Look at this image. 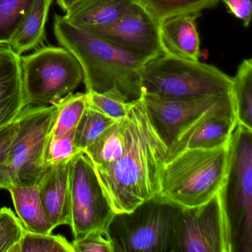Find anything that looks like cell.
I'll return each mask as SVG.
<instances>
[{"mask_svg":"<svg viewBox=\"0 0 252 252\" xmlns=\"http://www.w3.org/2000/svg\"><path fill=\"white\" fill-rule=\"evenodd\" d=\"M57 114L56 104L29 105L15 119L17 130L8 155L12 186L29 187L39 182Z\"/></svg>","mask_w":252,"mask_h":252,"instance_id":"ba28073f","label":"cell"},{"mask_svg":"<svg viewBox=\"0 0 252 252\" xmlns=\"http://www.w3.org/2000/svg\"><path fill=\"white\" fill-rule=\"evenodd\" d=\"M71 245L74 252H113L107 230L91 231L83 237L74 238Z\"/></svg>","mask_w":252,"mask_h":252,"instance_id":"4dcf8cb0","label":"cell"},{"mask_svg":"<svg viewBox=\"0 0 252 252\" xmlns=\"http://www.w3.org/2000/svg\"><path fill=\"white\" fill-rule=\"evenodd\" d=\"M70 160L45 165L38 182L42 205L55 228L70 223Z\"/></svg>","mask_w":252,"mask_h":252,"instance_id":"5bb4252c","label":"cell"},{"mask_svg":"<svg viewBox=\"0 0 252 252\" xmlns=\"http://www.w3.org/2000/svg\"><path fill=\"white\" fill-rule=\"evenodd\" d=\"M88 105L115 121L126 116L129 103L123 98L110 94H98L88 91L85 93Z\"/></svg>","mask_w":252,"mask_h":252,"instance_id":"83f0119b","label":"cell"},{"mask_svg":"<svg viewBox=\"0 0 252 252\" xmlns=\"http://www.w3.org/2000/svg\"><path fill=\"white\" fill-rule=\"evenodd\" d=\"M228 157L229 142L216 148L184 150L165 163L159 194L182 208L207 203L223 184Z\"/></svg>","mask_w":252,"mask_h":252,"instance_id":"277c9868","label":"cell"},{"mask_svg":"<svg viewBox=\"0 0 252 252\" xmlns=\"http://www.w3.org/2000/svg\"><path fill=\"white\" fill-rule=\"evenodd\" d=\"M137 0H78L65 12L73 26L91 32L117 21Z\"/></svg>","mask_w":252,"mask_h":252,"instance_id":"e0dca14e","label":"cell"},{"mask_svg":"<svg viewBox=\"0 0 252 252\" xmlns=\"http://www.w3.org/2000/svg\"><path fill=\"white\" fill-rule=\"evenodd\" d=\"M26 228L11 209H0V252H11L20 243Z\"/></svg>","mask_w":252,"mask_h":252,"instance_id":"4316f807","label":"cell"},{"mask_svg":"<svg viewBox=\"0 0 252 252\" xmlns=\"http://www.w3.org/2000/svg\"><path fill=\"white\" fill-rule=\"evenodd\" d=\"M182 207L156 194L107 225L113 252H181Z\"/></svg>","mask_w":252,"mask_h":252,"instance_id":"3957f363","label":"cell"},{"mask_svg":"<svg viewBox=\"0 0 252 252\" xmlns=\"http://www.w3.org/2000/svg\"><path fill=\"white\" fill-rule=\"evenodd\" d=\"M116 121L98 110L87 106L75 129V146L78 151H85L102 132Z\"/></svg>","mask_w":252,"mask_h":252,"instance_id":"cb8c5ba5","label":"cell"},{"mask_svg":"<svg viewBox=\"0 0 252 252\" xmlns=\"http://www.w3.org/2000/svg\"><path fill=\"white\" fill-rule=\"evenodd\" d=\"M231 95L237 124L252 129V60H243L233 77Z\"/></svg>","mask_w":252,"mask_h":252,"instance_id":"44dd1931","label":"cell"},{"mask_svg":"<svg viewBox=\"0 0 252 252\" xmlns=\"http://www.w3.org/2000/svg\"><path fill=\"white\" fill-rule=\"evenodd\" d=\"M57 114L51 138L62 136L76 129L87 106L86 94H70L56 103Z\"/></svg>","mask_w":252,"mask_h":252,"instance_id":"603a6c76","label":"cell"},{"mask_svg":"<svg viewBox=\"0 0 252 252\" xmlns=\"http://www.w3.org/2000/svg\"><path fill=\"white\" fill-rule=\"evenodd\" d=\"M143 94L170 99L231 92L233 77L211 64L161 54L139 72Z\"/></svg>","mask_w":252,"mask_h":252,"instance_id":"8992f818","label":"cell"},{"mask_svg":"<svg viewBox=\"0 0 252 252\" xmlns=\"http://www.w3.org/2000/svg\"><path fill=\"white\" fill-rule=\"evenodd\" d=\"M75 129L57 138H50L45 156V166L71 160L77 153L74 141Z\"/></svg>","mask_w":252,"mask_h":252,"instance_id":"f1b7e54d","label":"cell"},{"mask_svg":"<svg viewBox=\"0 0 252 252\" xmlns=\"http://www.w3.org/2000/svg\"><path fill=\"white\" fill-rule=\"evenodd\" d=\"M200 14H183L160 23V40L163 54L199 61L200 37L196 19Z\"/></svg>","mask_w":252,"mask_h":252,"instance_id":"2e32d148","label":"cell"},{"mask_svg":"<svg viewBox=\"0 0 252 252\" xmlns=\"http://www.w3.org/2000/svg\"><path fill=\"white\" fill-rule=\"evenodd\" d=\"M181 252H230L219 196L200 206L182 208Z\"/></svg>","mask_w":252,"mask_h":252,"instance_id":"30bf717a","label":"cell"},{"mask_svg":"<svg viewBox=\"0 0 252 252\" xmlns=\"http://www.w3.org/2000/svg\"><path fill=\"white\" fill-rule=\"evenodd\" d=\"M17 130L15 120L0 128V189L8 190L12 186L8 169V155Z\"/></svg>","mask_w":252,"mask_h":252,"instance_id":"f546056e","label":"cell"},{"mask_svg":"<svg viewBox=\"0 0 252 252\" xmlns=\"http://www.w3.org/2000/svg\"><path fill=\"white\" fill-rule=\"evenodd\" d=\"M35 0H0V45L9 44Z\"/></svg>","mask_w":252,"mask_h":252,"instance_id":"d4e9b609","label":"cell"},{"mask_svg":"<svg viewBox=\"0 0 252 252\" xmlns=\"http://www.w3.org/2000/svg\"><path fill=\"white\" fill-rule=\"evenodd\" d=\"M126 116L116 121L85 150L95 167L108 166L120 158L125 146Z\"/></svg>","mask_w":252,"mask_h":252,"instance_id":"ffe728a7","label":"cell"},{"mask_svg":"<svg viewBox=\"0 0 252 252\" xmlns=\"http://www.w3.org/2000/svg\"><path fill=\"white\" fill-rule=\"evenodd\" d=\"M78 0H57V2L59 6L61 8V9L65 13Z\"/></svg>","mask_w":252,"mask_h":252,"instance_id":"d6a6232c","label":"cell"},{"mask_svg":"<svg viewBox=\"0 0 252 252\" xmlns=\"http://www.w3.org/2000/svg\"><path fill=\"white\" fill-rule=\"evenodd\" d=\"M21 67L28 106L56 104L83 82L79 62L62 46L42 47L21 56Z\"/></svg>","mask_w":252,"mask_h":252,"instance_id":"52a82bcc","label":"cell"},{"mask_svg":"<svg viewBox=\"0 0 252 252\" xmlns=\"http://www.w3.org/2000/svg\"><path fill=\"white\" fill-rule=\"evenodd\" d=\"M167 152L142 98L129 103L123 153L111 164L95 167L115 212H130L160 192Z\"/></svg>","mask_w":252,"mask_h":252,"instance_id":"6da1fadb","label":"cell"},{"mask_svg":"<svg viewBox=\"0 0 252 252\" xmlns=\"http://www.w3.org/2000/svg\"><path fill=\"white\" fill-rule=\"evenodd\" d=\"M159 23L138 1L110 26L89 33L131 52L153 60L163 54Z\"/></svg>","mask_w":252,"mask_h":252,"instance_id":"8fae6325","label":"cell"},{"mask_svg":"<svg viewBox=\"0 0 252 252\" xmlns=\"http://www.w3.org/2000/svg\"><path fill=\"white\" fill-rule=\"evenodd\" d=\"M27 106L21 56L10 45H0V128L14 122Z\"/></svg>","mask_w":252,"mask_h":252,"instance_id":"9a60e30c","label":"cell"},{"mask_svg":"<svg viewBox=\"0 0 252 252\" xmlns=\"http://www.w3.org/2000/svg\"><path fill=\"white\" fill-rule=\"evenodd\" d=\"M11 252H74L71 243L60 234L25 231L20 243Z\"/></svg>","mask_w":252,"mask_h":252,"instance_id":"484cf974","label":"cell"},{"mask_svg":"<svg viewBox=\"0 0 252 252\" xmlns=\"http://www.w3.org/2000/svg\"><path fill=\"white\" fill-rule=\"evenodd\" d=\"M237 125L233 98L211 107L184 126L168 149L166 162L189 149H212L229 142Z\"/></svg>","mask_w":252,"mask_h":252,"instance_id":"7c38bea8","label":"cell"},{"mask_svg":"<svg viewBox=\"0 0 252 252\" xmlns=\"http://www.w3.org/2000/svg\"><path fill=\"white\" fill-rule=\"evenodd\" d=\"M8 190L26 231L40 234L52 233L55 228L42 205L38 184L29 187L11 186Z\"/></svg>","mask_w":252,"mask_h":252,"instance_id":"ac0fdd59","label":"cell"},{"mask_svg":"<svg viewBox=\"0 0 252 252\" xmlns=\"http://www.w3.org/2000/svg\"><path fill=\"white\" fill-rule=\"evenodd\" d=\"M218 194L230 252H252V129L240 124L230 138L228 169Z\"/></svg>","mask_w":252,"mask_h":252,"instance_id":"5b68a950","label":"cell"},{"mask_svg":"<svg viewBox=\"0 0 252 252\" xmlns=\"http://www.w3.org/2000/svg\"><path fill=\"white\" fill-rule=\"evenodd\" d=\"M230 12L243 22L245 27H249L252 20V0H221Z\"/></svg>","mask_w":252,"mask_h":252,"instance_id":"1f68e13d","label":"cell"},{"mask_svg":"<svg viewBox=\"0 0 252 252\" xmlns=\"http://www.w3.org/2000/svg\"><path fill=\"white\" fill-rule=\"evenodd\" d=\"M70 223L74 238L107 230L116 212L107 198L95 166L83 151L70 163Z\"/></svg>","mask_w":252,"mask_h":252,"instance_id":"9c48e42d","label":"cell"},{"mask_svg":"<svg viewBox=\"0 0 252 252\" xmlns=\"http://www.w3.org/2000/svg\"><path fill=\"white\" fill-rule=\"evenodd\" d=\"M54 0H35L8 45L19 55L36 49L45 37V26Z\"/></svg>","mask_w":252,"mask_h":252,"instance_id":"d6986e66","label":"cell"},{"mask_svg":"<svg viewBox=\"0 0 252 252\" xmlns=\"http://www.w3.org/2000/svg\"><path fill=\"white\" fill-rule=\"evenodd\" d=\"M143 101L158 133L169 149L178 132L214 106L232 98L231 92L197 98L170 99L143 94Z\"/></svg>","mask_w":252,"mask_h":252,"instance_id":"4fadbf2b","label":"cell"},{"mask_svg":"<svg viewBox=\"0 0 252 252\" xmlns=\"http://www.w3.org/2000/svg\"><path fill=\"white\" fill-rule=\"evenodd\" d=\"M53 27L59 44L79 62L86 92L113 94L128 103L142 97L139 72L150 60L79 29L60 14Z\"/></svg>","mask_w":252,"mask_h":252,"instance_id":"7a4b0ae2","label":"cell"},{"mask_svg":"<svg viewBox=\"0 0 252 252\" xmlns=\"http://www.w3.org/2000/svg\"><path fill=\"white\" fill-rule=\"evenodd\" d=\"M159 23L183 14H200L220 0H137Z\"/></svg>","mask_w":252,"mask_h":252,"instance_id":"7402d4cb","label":"cell"}]
</instances>
